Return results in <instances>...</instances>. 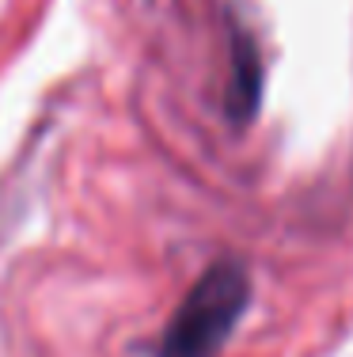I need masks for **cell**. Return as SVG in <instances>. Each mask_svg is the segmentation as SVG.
Wrapping results in <instances>:
<instances>
[{"label": "cell", "mask_w": 353, "mask_h": 357, "mask_svg": "<svg viewBox=\"0 0 353 357\" xmlns=\"http://www.w3.org/2000/svg\"><path fill=\"white\" fill-rule=\"evenodd\" d=\"M251 308V274L243 262L221 259L190 285L167 319L156 357H221L243 312Z\"/></svg>", "instance_id": "cell-1"}, {"label": "cell", "mask_w": 353, "mask_h": 357, "mask_svg": "<svg viewBox=\"0 0 353 357\" xmlns=\"http://www.w3.org/2000/svg\"><path fill=\"white\" fill-rule=\"evenodd\" d=\"M262 103V61H258V46L251 35L235 31L232 35V76H228V99L224 110L235 126H247Z\"/></svg>", "instance_id": "cell-2"}]
</instances>
